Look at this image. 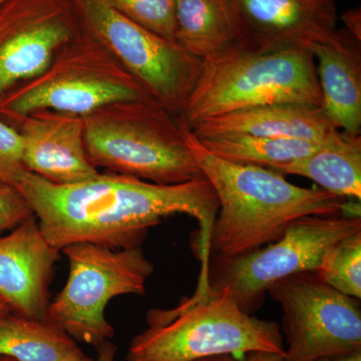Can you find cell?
Wrapping results in <instances>:
<instances>
[{
	"label": "cell",
	"mask_w": 361,
	"mask_h": 361,
	"mask_svg": "<svg viewBox=\"0 0 361 361\" xmlns=\"http://www.w3.org/2000/svg\"><path fill=\"white\" fill-rule=\"evenodd\" d=\"M16 189L32 207L44 238L59 251L75 243L141 247L152 227L187 214L200 226L194 248L201 270L208 267L219 201L203 174L180 184L159 185L109 172L77 184L56 185L25 171Z\"/></svg>",
	"instance_id": "6da1fadb"
},
{
	"label": "cell",
	"mask_w": 361,
	"mask_h": 361,
	"mask_svg": "<svg viewBox=\"0 0 361 361\" xmlns=\"http://www.w3.org/2000/svg\"><path fill=\"white\" fill-rule=\"evenodd\" d=\"M202 174L212 185L219 210L210 236V256L236 257L277 241L306 216L360 214V204L322 188L296 186L271 169L218 158L188 128Z\"/></svg>",
	"instance_id": "7a4b0ae2"
},
{
	"label": "cell",
	"mask_w": 361,
	"mask_h": 361,
	"mask_svg": "<svg viewBox=\"0 0 361 361\" xmlns=\"http://www.w3.org/2000/svg\"><path fill=\"white\" fill-rule=\"evenodd\" d=\"M273 104L322 106L316 61L310 49H252L236 44L204 59L180 118L192 128L214 116Z\"/></svg>",
	"instance_id": "3957f363"
},
{
	"label": "cell",
	"mask_w": 361,
	"mask_h": 361,
	"mask_svg": "<svg viewBox=\"0 0 361 361\" xmlns=\"http://www.w3.org/2000/svg\"><path fill=\"white\" fill-rule=\"evenodd\" d=\"M82 118L85 151L96 168L159 185L202 174L186 123L153 97L108 104Z\"/></svg>",
	"instance_id": "277c9868"
},
{
	"label": "cell",
	"mask_w": 361,
	"mask_h": 361,
	"mask_svg": "<svg viewBox=\"0 0 361 361\" xmlns=\"http://www.w3.org/2000/svg\"><path fill=\"white\" fill-rule=\"evenodd\" d=\"M149 329L132 339L127 361H195L266 351L285 355L281 329L237 305L231 291L193 294L173 310H152Z\"/></svg>",
	"instance_id": "5b68a950"
},
{
	"label": "cell",
	"mask_w": 361,
	"mask_h": 361,
	"mask_svg": "<svg viewBox=\"0 0 361 361\" xmlns=\"http://www.w3.org/2000/svg\"><path fill=\"white\" fill-rule=\"evenodd\" d=\"M152 97L90 33L82 27L37 77L0 99V118L40 110L85 116L108 104Z\"/></svg>",
	"instance_id": "8992f818"
},
{
	"label": "cell",
	"mask_w": 361,
	"mask_h": 361,
	"mask_svg": "<svg viewBox=\"0 0 361 361\" xmlns=\"http://www.w3.org/2000/svg\"><path fill=\"white\" fill-rule=\"evenodd\" d=\"M61 251L70 273L63 290L49 302V318L75 341L97 348L115 336L104 315L106 305L120 295H142L154 265L141 247L75 243Z\"/></svg>",
	"instance_id": "52a82bcc"
},
{
	"label": "cell",
	"mask_w": 361,
	"mask_h": 361,
	"mask_svg": "<svg viewBox=\"0 0 361 361\" xmlns=\"http://www.w3.org/2000/svg\"><path fill=\"white\" fill-rule=\"evenodd\" d=\"M357 232H361L360 214L300 218L281 238L268 245L236 257L211 255L208 289H229L237 305L253 314L262 306L271 284L297 273L315 271L330 247Z\"/></svg>",
	"instance_id": "ba28073f"
},
{
	"label": "cell",
	"mask_w": 361,
	"mask_h": 361,
	"mask_svg": "<svg viewBox=\"0 0 361 361\" xmlns=\"http://www.w3.org/2000/svg\"><path fill=\"white\" fill-rule=\"evenodd\" d=\"M80 25L155 99L180 116L203 61L118 13L106 0H73Z\"/></svg>",
	"instance_id": "9c48e42d"
},
{
	"label": "cell",
	"mask_w": 361,
	"mask_h": 361,
	"mask_svg": "<svg viewBox=\"0 0 361 361\" xmlns=\"http://www.w3.org/2000/svg\"><path fill=\"white\" fill-rule=\"evenodd\" d=\"M267 292L283 311L285 361H315L361 350L357 299L324 283L314 271L282 278Z\"/></svg>",
	"instance_id": "30bf717a"
},
{
	"label": "cell",
	"mask_w": 361,
	"mask_h": 361,
	"mask_svg": "<svg viewBox=\"0 0 361 361\" xmlns=\"http://www.w3.org/2000/svg\"><path fill=\"white\" fill-rule=\"evenodd\" d=\"M80 30L73 0H4L0 4V99L44 71Z\"/></svg>",
	"instance_id": "8fae6325"
},
{
	"label": "cell",
	"mask_w": 361,
	"mask_h": 361,
	"mask_svg": "<svg viewBox=\"0 0 361 361\" xmlns=\"http://www.w3.org/2000/svg\"><path fill=\"white\" fill-rule=\"evenodd\" d=\"M238 23V45L252 49H311L337 37L332 0H230Z\"/></svg>",
	"instance_id": "7c38bea8"
},
{
	"label": "cell",
	"mask_w": 361,
	"mask_h": 361,
	"mask_svg": "<svg viewBox=\"0 0 361 361\" xmlns=\"http://www.w3.org/2000/svg\"><path fill=\"white\" fill-rule=\"evenodd\" d=\"M23 139L26 171L56 185H73L99 174L85 151L80 116L51 110L7 121Z\"/></svg>",
	"instance_id": "4fadbf2b"
},
{
	"label": "cell",
	"mask_w": 361,
	"mask_h": 361,
	"mask_svg": "<svg viewBox=\"0 0 361 361\" xmlns=\"http://www.w3.org/2000/svg\"><path fill=\"white\" fill-rule=\"evenodd\" d=\"M59 250L40 231L35 216L0 236V298L13 312L49 319V287Z\"/></svg>",
	"instance_id": "5bb4252c"
},
{
	"label": "cell",
	"mask_w": 361,
	"mask_h": 361,
	"mask_svg": "<svg viewBox=\"0 0 361 361\" xmlns=\"http://www.w3.org/2000/svg\"><path fill=\"white\" fill-rule=\"evenodd\" d=\"M189 129L197 139L234 134L287 137L319 144L336 127L322 106L273 104L214 116Z\"/></svg>",
	"instance_id": "9a60e30c"
},
{
	"label": "cell",
	"mask_w": 361,
	"mask_h": 361,
	"mask_svg": "<svg viewBox=\"0 0 361 361\" xmlns=\"http://www.w3.org/2000/svg\"><path fill=\"white\" fill-rule=\"evenodd\" d=\"M360 42L348 30L334 40L311 47L322 94V109L336 129L361 132Z\"/></svg>",
	"instance_id": "2e32d148"
},
{
	"label": "cell",
	"mask_w": 361,
	"mask_h": 361,
	"mask_svg": "<svg viewBox=\"0 0 361 361\" xmlns=\"http://www.w3.org/2000/svg\"><path fill=\"white\" fill-rule=\"evenodd\" d=\"M271 170L307 178L336 196L360 201L361 135L336 128L310 155Z\"/></svg>",
	"instance_id": "e0dca14e"
},
{
	"label": "cell",
	"mask_w": 361,
	"mask_h": 361,
	"mask_svg": "<svg viewBox=\"0 0 361 361\" xmlns=\"http://www.w3.org/2000/svg\"><path fill=\"white\" fill-rule=\"evenodd\" d=\"M176 42L202 61L239 44L230 0H176Z\"/></svg>",
	"instance_id": "ac0fdd59"
},
{
	"label": "cell",
	"mask_w": 361,
	"mask_h": 361,
	"mask_svg": "<svg viewBox=\"0 0 361 361\" xmlns=\"http://www.w3.org/2000/svg\"><path fill=\"white\" fill-rule=\"evenodd\" d=\"M84 355L77 341L51 319L13 311L0 318V356L16 361H73Z\"/></svg>",
	"instance_id": "d6986e66"
},
{
	"label": "cell",
	"mask_w": 361,
	"mask_h": 361,
	"mask_svg": "<svg viewBox=\"0 0 361 361\" xmlns=\"http://www.w3.org/2000/svg\"><path fill=\"white\" fill-rule=\"evenodd\" d=\"M214 156L240 165L275 169L314 151L318 144L287 137L217 135L198 139Z\"/></svg>",
	"instance_id": "ffe728a7"
},
{
	"label": "cell",
	"mask_w": 361,
	"mask_h": 361,
	"mask_svg": "<svg viewBox=\"0 0 361 361\" xmlns=\"http://www.w3.org/2000/svg\"><path fill=\"white\" fill-rule=\"evenodd\" d=\"M316 275L332 288L361 298V232L330 247L320 261Z\"/></svg>",
	"instance_id": "44dd1931"
},
{
	"label": "cell",
	"mask_w": 361,
	"mask_h": 361,
	"mask_svg": "<svg viewBox=\"0 0 361 361\" xmlns=\"http://www.w3.org/2000/svg\"><path fill=\"white\" fill-rule=\"evenodd\" d=\"M118 13L160 35L176 42V0H106ZM177 44V42H176Z\"/></svg>",
	"instance_id": "7402d4cb"
},
{
	"label": "cell",
	"mask_w": 361,
	"mask_h": 361,
	"mask_svg": "<svg viewBox=\"0 0 361 361\" xmlns=\"http://www.w3.org/2000/svg\"><path fill=\"white\" fill-rule=\"evenodd\" d=\"M25 171L21 135L16 128L0 118V184L16 188Z\"/></svg>",
	"instance_id": "603a6c76"
},
{
	"label": "cell",
	"mask_w": 361,
	"mask_h": 361,
	"mask_svg": "<svg viewBox=\"0 0 361 361\" xmlns=\"http://www.w3.org/2000/svg\"><path fill=\"white\" fill-rule=\"evenodd\" d=\"M33 216L30 203L16 187L0 184V236Z\"/></svg>",
	"instance_id": "cb8c5ba5"
},
{
	"label": "cell",
	"mask_w": 361,
	"mask_h": 361,
	"mask_svg": "<svg viewBox=\"0 0 361 361\" xmlns=\"http://www.w3.org/2000/svg\"><path fill=\"white\" fill-rule=\"evenodd\" d=\"M195 361H285V360L283 355H278V353L255 351V353H246L241 360L233 355H221L201 358V360Z\"/></svg>",
	"instance_id": "d4e9b609"
},
{
	"label": "cell",
	"mask_w": 361,
	"mask_h": 361,
	"mask_svg": "<svg viewBox=\"0 0 361 361\" xmlns=\"http://www.w3.org/2000/svg\"><path fill=\"white\" fill-rule=\"evenodd\" d=\"M344 23L348 27V32L351 35L361 40V13L360 8L350 9V11H346L345 13L342 16Z\"/></svg>",
	"instance_id": "484cf974"
},
{
	"label": "cell",
	"mask_w": 361,
	"mask_h": 361,
	"mask_svg": "<svg viewBox=\"0 0 361 361\" xmlns=\"http://www.w3.org/2000/svg\"><path fill=\"white\" fill-rule=\"evenodd\" d=\"M97 358H90L84 355L80 356V358L73 361H115L116 346L115 344L111 343L110 341L104 342L97 346Z\"/></svg>",
	"instance_id": "4316f807"
},
{
	"label": "cell",
	"mask_w": 361,
	"mask_h": 361,
	"mask_svg": "<svg viewBox=\"0 0 361 361\" xmlns=\"http://www.w3.org/2000/svg\"><path fill=\"white\" fill-rule=\"evenodd\" d=\"M315 361H361V350L343 355L325 356Z\"/></svg>",
	"instance_id": "83f0119b"
},
{
	"label": "cell",
	"mask_w": 361,
	"mask_h": 361,
	"mask_svg": "<svg viewBox=\"0 0 361 361\" xmlns=\"http://www.w3.org/2000/svg\"><path fill=\"white\" fill-rule=\"evenodd\" d=\"M11 310L8 304L4 299L0 298V318L4 317L7 313L11 312Z\"/></svg>",
	"instance_id": "f1b7e54d"
},
{
	"label": "cell",
	"mask_w": 361,
	"mask_h": 361,
	"mask_svg": "<svg viewBox=\"0 0 361 361\" xmlns=\"http://www.w3.org/2000/svg\"><path fill=\"white\" fill-rule=\"evenodd\" d=\"M0 361H16V360H11V358H8V357H4V356H0Z\"/></svg>",
	"instance_id": "f546056e"
},
{
	"label": "cell",
	"mask_w": 361,
	"mask_h": 361,
	"mask_svg": "<svg viewBox=\"0 0 361 361\" xmlns=\"http://www.w3.org/2000/svg\"><path fill=\"white\" fill-rule=\"evenodd\" d=\"M4 0H0V4H1L2 2H4Z\"/></svg>",
	"instance_id": "4dcf8cb0"
},
{
	"label": "cell",
	"mask_w": 361,
	"mask_h": 361,
	"mask_svg": "<svg viewBox=\"0 0 361 361\" xmlns=\"http://www.w3.org/2000/svg\"><path fill=\"white\" fill-rule=\"evenodd\" d=\"M332 1H336V0H332Z\"/></svg>",
	"instance_id": "1f68e13d"
}]
</instances>
